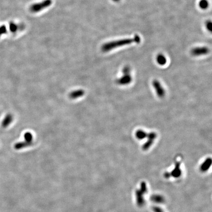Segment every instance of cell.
<instances>
[{
	"label": "cell",
	"mask_w": 212,
	"mask_h": 212,
	"mask_svg": "<svg viewBox=\"0 0 212 212\" xmlns=\"http://www.w3.org/2000/svg\"><path fill=\"white\" fill-rule=\"evenodd\" d=\"M141 39L139 35H136L132 38H126L118 41H113L105 43L102 46V51L104 52H108L110 51L118 48L121 46L129 45L133 43H140Z\"/></svg>",
	"instance_id": "1"
},
{
	"label": "cell",
	"mask_w": 212,
	"mask_h": 212,
	"mask_svg": "<svg viewBox=\"0 0 212 212\" xmlns=\"http://www.w3.org/2000/svg\"><path fill=\"white\" fill-rule=\"evenodd\" d=\"M84 94H85V91L83 90H76L75 91L71 92L69 94V97L71 99H76L78 98L82 97Z\"/></svg>",
	"instance_id": "12"
},
{
	"label": "cell",
	"mask_w": 212,
	"mask_h": 212,
	"mask_svg": "<svg viewBox=\"0 0 212 212\" xmlns=\"http://www.w3.org/2000/svg\"><path fill=\"white\" fill-rule=\"evenodd\" d=\"M156 61L159 65L163 66L166 64L167 59L164 55L159 54L157 56Z\"/></svg>",
	"instance_id": "15"
},
{
	"label": "cell",
	"mask_w": 212,
	"mask_h": 212,
	"mask_svg": "<svg viewBox=\"0 0 212 212\" xmlns=\"http://www.w3.org/2000/svg\"><path fill=\"white\" fill-rule=\"evenodd\" d=\"M209 50L206 47H196L191 51V54L193 56H200L206 55L209 53Z\"/></svg>",
	"instance_id": "6"
},
{
	"label": "cell",
	"mask_w": 212,
	"mask_h": 212,
	"mask_svg": "<svg viewBox=\"0 0 212 212\" xmlns=\"http://www.w3.org/2000/svg\"><path fill=\"white\" fill-rule=\"evenodd\" d=\"M150 200L152 202L156 203H164L165 202V199L163 196L160 194H153L150 197Z\"/></svg>",
	"instance_id": "10"
},
{
	"label": "cell",
	"mask_w": 212,
	"mask_h": 212,
	"mask_svg": "<svg viewBox=\"0 0 212 212\" xmlns=\"http://www.w3.org/2000/svg\"><path fill=\"white\" fill-rule=\"evenodd\" d=\"M152 210L154 212H164L162 209L160 207L158 206H154L152 208Z\"/></svg>",
	"instance_id": "21"
},
{
	"label": "cell",
	"mask_w": 212,
	"mask_h": 212,
	"mask_svg": "<svg viewBox=\"0 0 212 212\" xmlns=\"http://www.w3.org/2000/svg\"><path fill=\"white\" fill-rule=\"evenodd\" d=\"M7 33L6 26L5 25H2L0 26V37L5 34Z\"/></svg>",
	"instance_id": "19"
},
{
	"label": "cell",
	"mask_w": 212,
	"mask_h": 212,
	"mask_svg": "<svg viewBox=\"0 0 212 212\" xmlns=\"http://www.w3.org/2000/svg\"><path fill=\"white\" fill-rule=\"evenodd\" d=\"M136 204L139 207H143L145 204V200H144V194L145 193L144 192L141 191L140 189H136Z\"/></svg>",
	"instance_id": "5"
},
{
	"label": "cell",
	"mask_w": 212,
	"mask_h": 212,
	"mask_svg": "<svg viewBox=\"0 0 212 212\" xmlns=\"http://www.w3.org/2000/svg\"><path fill=\"white\" fill-rule=\"evenodd\" d=\"M199 6L202 9H206L209 6V2L207 0H201L199 2Z\"/></svg>",
	"instance_id": "16"
},
{
	"label": "cell",
	"mask_w": 212,
	"mask_h": 212,
	"mask_svg": "<svg viewBox=\"0 0 212 212\" xmlns=\"http://www.w3.org/2000/svg\"><path fill=\"white\" fill-rule=\"evenodd\" d=\"M136 139L140 140H142L147 138V133L142 130H139L136 131L135 134Z\"/></svg>",
	"instance_id": "14"
},
{
	"label": "cell",
	"mask_w": 212,
	"mask_h": 212,
	"mask_svg": "<svg viewBox=\"0 0 212 212\" xmlns=\"http://www.w3.org/2000/svg\"><path fill=\"white\" fill-rule=\"evenodd\" d=\"M211 164H212V159L210 158H207L200 167V170L201 171L203 172L207 171L211 167Z\"/></svg>",
	"instance_id": "9"
},
{
	"label": "cell",
	"mask_w": 212,
	"mask_h": 212,
	"mask_svg": "<svg viewBox=\"0 0 212 212\" xmlns=\"http://www.w3.org/2000/svg\"><path fill=\"white\" fill-rule=\"evenodd\" d=\"M33 135L30 132H26L24 135V138H25V140L27 141L28 143H32L33 140Z\"/></svg>",
	"instance_id": "17"
},
{
	"label": "cell",
	"mask_w": 212,
	"mask_h": 212,
	"mask_svg": "<svg viewBox=\"0 0 212 212\" xmlns=\"http://www.w3.org/2000/svg\"><path fill=\"white\" fill-rule=\"evenodd\" d=\"M152 85H153L154 89L155 90L157 96L160 98H163V97H164L165 94V90H164V88H163L160 82H159L158 80H155L153 81Z\"/></svg>",
	"instance_id": "4"
},
{
	"label": "cell",
	"mask_w": 212,
	"mask_h": 212,
	"mask_svg": "<svg viewBox=\"0 0 212 212\" xmlns=\"http://www.w3.org/2000/svg\"><path fill=\"white\" fill-rule=\"evenodd\" d=\"M132 81V78L131 74H123V76L116 80V83L118 85L124 86L128 85L131 83Z\"/></svg>",
	"instance_id": "7"
},
{
	"label": "cell",
	"mask_w": 212,
	"mask_h": 212,
	"mask_svg": "<svg viewBox=\"0 0 212 212\" xmlns=\"http://www.w3.org/2000/svg\"><path fill=\"white\" fill-rule=\"evenodd\" d=\"M18 29V26L15 23L11 22L9 24V30L12 33H15L17 30Z\"/></svg>",
	"instance_id": "18"
},
{
	"label": "cell",
	"mask_w": 212,
	"mask_h": 212,
	"mask_svg": "<svg viewBox=\"0 0 212 212\" xmlns=\"http://www.w3.org/2000/svg\"><path fill=\"white\" fill-rule=\"evenodd\" d=\"M156 138L157 134L156 132H150L149 133H147V140L146 143H144L142 147L143 150L146 151L150 148L153 144L154 140Z\"/></svg>",
	"instance_id": "3"
},
{
	"label": "cell",
	"mask_w": 212,
	"mask_h": 212,
	"mask_svg": "<svg viewBox=\"0 0 212 212\" xmlns=\"http://www.w3.org/2000/svg\"><path fill=\"white\" fill-rule=\"evenodd\" d=\"M130 72L131 69L129 66H126L123 68L122 73L123 74H130Z\"/></svg>",
	"instance_id": "20"
},
{
	"label": "cell",
	"mask_w": 212,
	"mask_h": 212,
	"mask_svg": "<svg viewBox=\"0 0 212 212\" xmlns=\"http://www.w3.org/2000/svg\"><path fill=\"white\" fill-rule=\"evenodd\" d=\"M164 177L165 178H169L171 177V175H170V173L168 172H166L164 174Z\"/></svg>",
	"instance_id": "23"
},
{
	"label": "cell",
	"mask_w": 212,
	"mask_h": 212,
	"mask_svg": "<svg viewBox=\"0 0 212 212\" xmlns=\"http://www.w3.org/2000/svg\"><path fill=\"white\" fill-rule=\"evenodd\" d=\"M206 28L208 30H209L210 32H212V23L211 21H208L206 23Z\"/></svg>",
	"instance_id": "22"
},
{
	"label": "cell",
	"mask_w": 212,
	"mask_h": 212,
	"mask_svg": "<svg viewBox=\"0 0 212 212\" xmlns=\"http://www.w3.org/2000/svg\"><path fill=\"white\" fill-rule=\"evenodd\" d=\"M12 115L10 114H8L6 115V116L5 117L2 122V126L3 128H6L9 126V125H10L12 121H13Z\"/></svg>",
	"instance_id": "11"
},
{
	"label": "cell",
	"mask_w": 212,
	"mask_h": 212,
	"mask_svg": "<svg viewBox=\"0 0 212 212\" xmlns=\"http://www.w3.org/2000/svg\"><path fill=\"white\" fill-rule=\"evenodd\" d=\"M32 144H33V143H28L25 140L23 142H20L16 143L14 145V148L16 150H19L26 147H30Z\"/></svg>",
	"instance_id": "13"
},
{
	"label": "cell",
	"mask_w": 212,
	"mask_h": 212,
	"mask_svg": "<svg viewBox=\"0 0 212 212\" xmlns=\"http://www.w3.org/2000/svg\"><path fill=\"white\" fill-rule=\"evenodd\" d=\"M169 173H170L171 177L175 178L180 177L182 174V171L180 168V163L176 162L174 169Z\"/></svg>",
	"instance_id": "8"
},
{
	"label": "cell",
	"mask_w": 212,
	"mask_h": 212,
	"mask_svg": "<svg viewBox=\"0 0 212 212\" xmlns=\"http://www.w3.org/2000/svg\"><path fill=\"white\" fill-rule=\"evenodd\" d=\"M52 4L51 0H45L41 3L33 5L30 6V10L33 12H37L39 11L42 10L43 9L48 7Z\"/></svg>",
	"instance_id": "2"
},
{
	"label": "cell",
	"mask_w": 212,
	"mask_h": 212,
	"mask_svg": "<svg viewBox=\"0 0 212 212\" xmlns=\"http://www.w3.org/2000/svg\"><path fill=\"white\" fill-rule=\"evenodd\" d=\"M112 1H114L115 2H118L120 0H112Z\"/></svg>",
	"instance_id": "24"
}]
</instances>
